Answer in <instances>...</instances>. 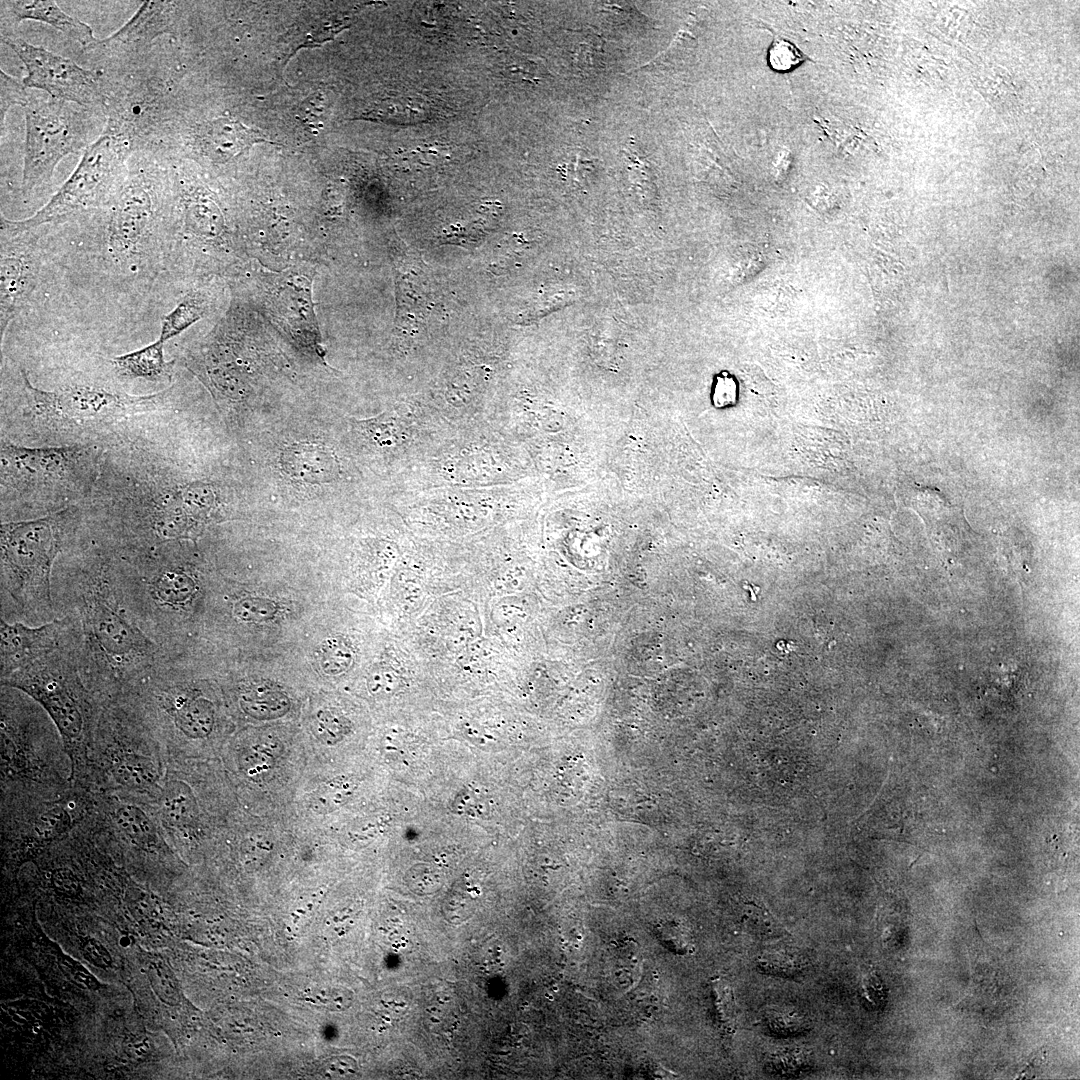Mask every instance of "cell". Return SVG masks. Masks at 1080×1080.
<instances>
[{
	"mask_svg": "<svg viewBox=\"0 0 1080 1080\" xmlns=\"http://www.w3.org/2000/svg\"><path fill=\"white\" fill-rule=\"evenodd\" d=\"M87 540L54 566L56 616L74 626L75 654L86 686L104 694L132 690L166 651L126 610L109 551L92 538L84 546Z\"/></svg>",
	"mask_w": 1080,
	"mask_h": 1080,
	"instance_id": "1",
	"label": "cell"
},
{
	"mask_svg": "<svg viewBox=\"0 0 1080 1080\" xmlns=\"http://www.w3.org/2000/svg\"><path fill=\"white\" fill-rule=\"evenodd\" d=\"M161 154L133 152L108 201L72 223L79 246L114 287L149 285L166 255L168 185Z\"/></svg>",
	"mask_w": 1080,
	"mask_h": 1080,
	"instance_id": "2",
	"label": "cell"
},
{
	"mask_svg": "<svg viewBox=\"0 0 1080 1080\" xmlns=\"http://www.w3.org/2000/svg\"><path fill=\"white\" fill-rule=\"evenodd\" d=\"M75 507L28 520L7 521L0 532L1 618L37 626L55 619L52 575L58 556L83 538Z\"/></svg>",
	"mask_w": 1080,
	"mask_h": 1080,
	"instance_id": "3",
	"label": "cell"
},
{
	"mask_svg": "<svg viewBox=\"0 0 1080 1080\" xmlns=\"http://www.w3.org/2000/svg\"><path fill=\"white\" fill-rule=\"evenodd\" d=\"M106 549L122 602L134 622L166 652L200 593L196 575L165 544Z\"/></svg>",
	"mask_w": 1080,
	"mask_h": 1080,
	"instance_id": "4",
	"label": "cell"
},
{
	"mask_svg": "<svg viewBox=\"0 0 1080 1080\" xmlns=\"http://www.w3.org/2000/svg\"><path fill=\"white\" fill-rule=\"evenodd\" d=\"M96 462L91 446L29 448L2 439V502L17 503L23 516L63 510L92 485Z\"/></svg>",
	"mask_w": 1080,
	"mask_h": 1080,
	"instance_id": "5",
	"label": "cell"
},
{
	"mask_svg": "<svg viewBox=\"0 0 1080 1080\" xmlns=\"http://www.w3.org/2000/svg\"><path fill=\"white\" fill-rule=\"evenodd\" d=\"M25 147L20 192L28 198L49 183L58 163L86 150L103 133L102 109L29 92L23 107Z\"/></svg>",
	"mask_w": 1080,
	"mask_h": 1080,
	"instance_id": "6",
	"label": "cell"
},
{
	"mask_svg": "<svg viewBox=\"0 0 1080 1080\" xmlns=\"http://www.w3.org/2000/svg\"><path fill=\"white\" fill-rule=\"evenodd\" d=\"M132 153L124 140L103 132L51 199L32 216L17 220L18 224L28 229L52 228L100 209L123 177Z\"/></svg>",
	"mask_w": 1080,
	"mask_h": 1080,
	"instance_id": "7",
	"label": "cell"
},
{
	"mask_svg": "<svg viewBox=\"0 0 1080 1080\" xmlns=\"http://www.w3.org/2000/svg\"><path fill=\"white\" fill-rule=\"evenodd\" d=\"M74 648L62 647L1 679L41 705L68 744L84 739L92 714Z\"/></svg>",
	"mask_w": 1080,
	"mask_h": 1080,
	"instance_id": "8",
	"label": "cell"
},
{
	"mask_svg": "<svg viewBox=\"0 0 1080 1080\" xmlns=\"http://www.w3.org/2000/svg\"><path fill=\"white\" fill-rule=\"evenodd\" d=\"M27 413L60 430L101 428L148 410L158 395L135 396L87 383H71L47 391L33 386L21 369Z\"/></svg>",
	"mask_w": 1080,
	"mask_h": 1080,
	"instance_id": "9",
	"label": "cell"
},
{
	"mask_svg": "<svg viewBox=\"0 0 1080 1080\" xmlns=\"http://www.w3.org/2000/svg\"><path fill=\"white\" fill-rule=\"evenodd\" d=\"M2 42L23 62L27 74L22 83L27 89L41 90L58 100L103 110L101 70L83 68L69 58L15 36L2 38Z\"/></svg>",
	"mask_w": 1080,
	"mask_h": 1080,
	"instance_id": "10",
	"label": "cell"
},
{
	"mask_svg": "<svg viewBox=\"0 0 1080 1080\" xmlns=\"http://www.w3.org/2000/svg\"><path fill=\"white\" fill-rule=\"evenodd\" d=\"M46 228L28 229L1 214L0 221V335L28 305L43 266L40 245Z\"/></svg>",
	"mask_w": 1080,
	"mask_h": 1080,
	"instance_id": "11",
	"label": "cell"
},
{
	"mask_svg": "<svg viewBox=\"0 0 1080 1080\" xmlns=\"http://www.w3.org/2000/svg\"><path fill=\"white\" fill-rule=\"evenodd\" d=\"M177 3L144 1L135 14L109 37L84 48L94 62L93 68L131 59L147 53L157 37L175 32Z\"/></svg>",
	"mask_w": 1080,
	"mask_h": 1080,
	"instance_id": "12",
	"label": "cell"
},
{
	"mask_svg": "<svg viewBox=\"0 0 1080 1080\" xmlns=\"http://www.w3.org/2000/svg\"><path fill=\"white\" fill-rule=\"evenodd\" d=\"M1 679L68 645H76V633L66 617L31 626L0 619Z\"/></svg>",
	"mask_w": 1080,
	"mask_h": 1080,
	"instance_id": "13",
	"label": "cell"
},
{
	"mask_svg": "<svg viewBox=\"0 0 1080 1080\" xmlns=\"http://www.w3.org/2000/svg\"><path fill=\"white\" fill-rule=\"evenodd\" d=\"M270 302L275 315L286 323L292 334L322 356L311 300V279L295 272L279 276L271 289Z\"/></svg>",
	"mask_w": 1080,
	"mask_h": 1080,
	"instance_id": "14",
	"label": "cell"
},
{
	"mask_svg": "<svg viewBox=\"0 0 1080 1080\" xmlns=\"http://www.w3.org/2000/svg\"><path fill=\"white\" fill-rule=\"evenodd\" d=\"M0 12L2 38L14 36L22 21L34 20L55 28L84 48L97 40L88 24L64 12L53 0H2Z\"/></svg>",
	"mask_w": 1080,
	"mask_h": 1080,
	"instance_id": "15",
	"label": "cell"
},
{
	"mask_svg": "<svg viewBox=\"0 0 1080 1080\" xmlns=\"http://www.w3.org/2000/svg\"><path fill=\"white\" fill-rule=\"evenodd\" d=\"M267 141L262 133L238 120L218 117L202 121L193 128L191 146L195 155L211 163L222 164L255 143Z\"/></svg>",
	"mask_w": 1080,
	"mask_h": 1080,
	"instance_id": "16",
	"label": "cell"
},
{
	"mask_svg": "<svg viewBox=\"0 0 1080 1080\" xmlns=\"http://www.w3.org/2000/svg\"><path fill=\"white\" fill-rule=\"evenodd\" d=\"M280 464L291 478L311 484L331 482L339 472L333 452L318 443L291 444L283 450Z\"/></svg>",
	"mask_w": 1080,
	"mask_h": 1080,
	"instance_id": "17",
	"label": "cell"
},
{
	"mask_svg": "<svg viewBox=\"0 0 1080 1080\" xmlns=\"http://www.w3.org/2000/svg\"><path fill=\"white\" fill-rule=\"evenodd\" d=\"M164 343L159 338L143 348L115 356L110 360L115 373L124 379L166 382L172 377L173 361L164 357Z\"/></svg>",
	"mask_w": 1080,
	"mask_h": 1080,
	"instance_id": "18",
	"label": "cell"
},
{
	"mask_svg": "<svg viewBox=\"0 0 1080 1080\" xmlns=\"http://www.w3.org/2000/svg\"><path fill=\"white\" fill-rule=\"evenodd\" d=\"M113 819L118 829L133 844L146 850L157 848V828L142 809L130 804L121 805L114 811Z\"/></svg>",
	"mask_w": 1080,
	"mask_h": 1080,
	"instance_id": "19",
	"label": "cell"
},
{
	"mask_svg": "<svg viewBox=\"0 0 1080 1080\" xmlns=\"http://www.w3.org/2000/svg\"><path fill=\"white\" fill-rule=\"evenodd\" d=\"M208 298L202 291H192L164 316L159 339L163 342L180 334L208 312Z\"/></svg>",
	"mask_w": 1080,
	"mask_h": 1080,
	"instance_id": "20",
	"label": "cell"
},
{
	"mask_svg": "<svg viewBox=\"0 0 1080 1080\" xmlns=\"http://www.w3.org/2000/svg\"><path fill=\"white\" fill-rule=\"evenodd\" d=\"M122 752L113 764L114 777L120 784L143 790L157 783V768L152 760L134 751Z\"/></svg>",
	"mask_w": 1080,
	"mask_h": 1080,
	"instance_id": "21",
	"label": "cell"
},
{
	"mask_svg": "<svg viewBox=\"0 0 1080 1080\" xmlns=\"http://www.w3.org/2000/svg\"><path fill=\"white\" fill-rule=\"evenodd\" d=\"M164 820L174 827L191 824L196 816V803L190 788L180 781H169L161 795Z\"/></svg>",
	"mask_w": 1080,
	"mask_h": 1080,
	"instance_id": "22",
	"label": "cell"
},
{
	"mask_svg": "<svg viewBox=\"0 0 1080 1080\" xmlns=\"http://www.w3.org/2000/svg\"><path fill=\"white\" fill-rule=\"evenodd\" d=\"M240 705L250 716L264 720L285 715L290 708V701L281 691L260 687L244 694Z\"/></svg>",
	"mask_w": 1080,
	"mask_h": 1080,
	"instance_id": "23",
	"label": "cell"
},
{
	"mask_svg": "<svg viewBox=\"0 0 1080 1080\" xmlns=\"http://www.w3.org/2000/svg\"><path fill=\"white\" fill-rule=\"evenodd\" d=\"M355 788L351 779L335 778L316 789L311 797V809L318 814L332 812L349 801Z\"/></svg>",
	"mask_w": 1080,
	"mask_h": 1080,
	"instance_id": "24",
	"label": "cell"
},
{
	"mask_svg": "<svg viewBox=\"0 0 1080 1080\" xmlns=\"http://www.w3.org/2000/svg\"><path fill=\"white\" fill-rule=\"evenodd\" d=\"M766 1028L779 1036L803 1033L810 1027L809 1019L801 1011L788 1006H772L763 1014Z\"/></svg>",
	"mask_w": 1080,
	"mask_h": 1080,
	"instance_id": "25",
	"label": "cell"
},
{
	"mask_svg": "<svg viewBox=\"0 0 1080 1080\" xmlns=\"http://www.w3.org/2000/svg\"><path fill=\"white\" fill-rule=\"evenodd\" d=\"M352 659L350 645L342 637L328 638L320 646V667L328 675H338L347 671Z\"/></svg>",
	"mask_w": 1080,
	"mask_h": 1080,
	"instance_id": "26",
	"label": "cell"
},
{
	"mask_svg": "<svg viewBox=\"0 0 1080 1080\" xmlns=\"http://www.w3.org/2000/svg\"><path fill=\"white\" fill-rule=\"evenodd\" d=\"M805 964L800 954L786 949L768 950L757 959L761 971L777 976L795 975L804 969Z\"/></svg>",
	"mask_w": 1080,
	"mask_h": 1080,
	"instance_id": "27",
	"label": "cell"
},
{
	"mask_svg": "<svg viewBox=\"0 0 1080 1080\" xmlns=\"http://www.w3.org/2000/svg\"><path fill=\"white\" fill-rule=\"evenodd\" d=\"M767 1067L770 1072L781 1076H797L811 1067L809 1053L799 1048L779 1050L769 1057Z\"/></svg>",
	"mask_w": 1080,
	"mask_h": 1080,
	"instance_id": "28",
	"label": "cell"
},
{
	"mask_svg": "<svg viewBox=\"0 0 1080 1080\" xmlns=\"http://www.w3.org/2000/svg\"><path fill=\"white\" fill-rule=\"evenodd\" d=\"M350 722L341 714L332 710H320L313 721L315 735L325 744H335L350 731Z\"/></svg>",
	"mask_w": 1080,
	"mask_h": 1080,
	"instance_id": "29",
	"label": "cell"
},
{
	"mask_svg": "<svg viewBox=\"0 0 1080 1080\" xmlns=\"http://www.w3.org/2000/svg\"><path fill=\"white\" fill-rule=\"evenodd\" d=\"M29 92L22 83L3 70H0V127L1 135L4 131L5 118L10 107L20 105L24 107L28 100Z\"/></svg>",
	"mask_w": 1080,
	"mask_h": 1080,
	"instance_id": "30",
	"label": "cell"
},
{
	"mask_svg": "<svg viewBox=\"0 0 1080 1080\" xmlns=\"http://www.w3.org/2000/svg\"><path fill=\"white\" fill-rule=\"evenodd\" d=\"M806 56L790 41L777 38L768 51L769 66L778 72H787L798 66Z\"/></svg>",
	"mask_w": 1080,
	"mask_h": 1080,
	"instance_id": "31",
	"label": "cell"
},
{
	"mask_svg": "<svg viewBox=\"0 0 1080 1080\" xmlns=\"http://www.w3.org/2000/svg\"><path fill=\"white\" fill-rule=\"evenodd\" d=\"M277 607L274 602L260 598H243L234 603L233 614L242 621L261 622L274 617Z\"/></svg>",
	"mask_w": 1080,
	"mask_h": 1080,
	"instance_id": "32",
	"label": "cell"
},
{
	"mask_svg": "<svg viewBox=\"0 0 1080 1080\" xmlns=\"http://www.w3.org/2000/svg\"><path fill=\"white\" fill-rule=\"evenodd\" d=\"M453 805L456 812L471 817L483 816L490 809L487 793L474 786L463 789L455 798Z\"/></svg>",
	"mask_w": 1080,
	"mask_h": 1080,
	"instance_id": "33",
	"label": "cell"
},
{
	"mask_svg": "<svg viewBox=\"0 0 1080 1080\" xmlns=\"http://www.w3.org/2000/svg\"><path fill=\"white\" fill-rule=\"evenodd\" d=\"M399 675L387 667H378L371 671L367 679V687L370 693L377 697L393 695L400 687Z\"/></svg>",
	"mask_w": 1080,
	"mask_h": 1080,
	"instance_id": "34",
	"label": "cell"
},
{
	"mask_svg": "<svg viewBox=\"0 0 1080 1080\" xmlns=\"http://www.w3.org/2000/svg\"><path fill=\"white\" fill-rule=\"evenodd\" d=\"M273 743L264 742L263 744H257L253 746L249 752L245 753L243 765L244 769L250 774H259L262 771L268 770L273 763L274 754L269 749Z\"/></svg>",
	"mask_w": 1080,
	"mask_h": 1080,
	"instance_id": "35",
	"label": "cell"
},
{
	"mask_svg": "<svg viewBox=\"0 0 1080 1080\" xmlns=\"http://www.w3.org/2000/svg\"><path fill=\"white\" fill-rule=\"evenodd\" d=\"M717 990V1007L721 1021L732 1029L735 1023V1005L733 1001V995L731 990L723 985H720Z\"/></svg>",
	"mask_w": 1080,
	"mask_h": 1080,
	"instance_id": "36",
	"label": "cell"
}]
</instances>
